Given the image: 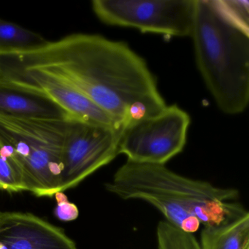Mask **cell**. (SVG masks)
<instances>
[{
  "label": "cell",
  "mask_w": 249,
  "mask_h": 249,
  "mask_svg": "<svg viewBox=\"0 0 249 249\" xmlns=\"http://www.w3.org/2000/svg\"><path fill=\"white\" fill-rule=\"evenodd\" d=\"M56 206L54 215L62 221H72L77 219L79 215V210L75 204L70 202L66 195L62 192L55 194Z\"/></svg>",
  "instance_id": "cell-16"
},
{
  "label": "cell",
  "mask_w": 249,
  "mask_h": 249,
  "mask_svg": "<svg viewBox=\"0 0 249 249\" xmlns=\"http://www.w3.org/2000/svg\"><path fill=\"white\" fill-rule=\"evenodd\" d=\"M191 123L189 115L176 105L126 125L119 141V154L127 161L165 165L182 152Z\"/></svg>",
  "instance_id": "cell-6"
},
{
  "label": "cell",
  "mask_w": 249,
  "mask_h": 249,
  "mask_svg": "<svg viewBox=\"0 0 249 249\" xmlns=\"http://www.w3.org/2000/svg\"><path fill=\"white\" fill-rule=\"evenodd\" d=\"M0 191L17 193L25 192L22 180L17 174L11 161L0 151Z\"/></svg>",
  "instance_id": "cell-15"
},
{
  "label": "cell",
  "mask_w": 249,
  "mask_h": 249,
  "mask_svg": "<svg viewBox=\"0 0 249 249\" xmlns=\"http://www.w3.org/2000/svg\"><path fill=\"white\" fill-rule=\"evenodd\" d=\"M157 237L158 249H200L193 234L185 232L166 221L159 223Z\"/></svg>",
  "instance_id": "cell-13"
},
{
  "label": "cell",
  "mask_w": 249,
  "mask_h": 249,
  "mask_svg": "<svg viewBox=\"0 0 249 249\" xmlns=\"http://www.w3.org/2000/svg\"><path fill=\"white\" fill-rule=\"evenodd\" d=\"M91 7L107 25L172 37L192 34L195 0H94Z\"/></svg>",
  "instance_id": "cell-5"
},
{
  "label": "cell",
  "mask_w": 249,
  "mask_h": 249,
  "mask_svg": "<svg viewBox=\"0 0 249 249\" xmlns=\"http://www.w3.org/2000/svg\"><path fill=\"white\" fill-rule=\"evenodd\" d=\"M200 249H249V213L216 225L203 227Z\"/></svg>",
  "instance_id": "cell-11"
},
{
  "label": "cell",
  "mask_w": 249,
  "mask_h": 249,
  "mask_svg": "<svg viewBox=\"0 0 249 249\" xmlns=\"http://www.w3.org/2000/svg\"><path fill=\"white\" fill-rule=\"evenodd\" d=\"M69 119L0 118V151L26 191L37 196L52 197L61 192L62 148Z\"/></svg>",
  "instance_id": "cell-4"
},
{
  "label": "cell",
  "mask_w": 249,
  "mask_h": 249,
  "mask_svg": "<svg viewBox=\"0 0 249 249\" xmlns=\"http://www.w3.org/2000/svg\"><path fill=\"white\" fill-rule=\"evenodd\" d=\"M190 37L196 66L218 108L243 113L249 103V31L227 18L214 0H195Z\"/></svg>",
  "instance_id": "cell-3"
},
{
  "label": "cell",
  "mask_w": 249,
  "mask_h": 249,
  "mask_svg": "<svg viewBox=\"0 0 249 249\" xmlns=\"http://www.w3.org/2000/svg\"><path fill=\"white\" fill-rule=\"evenodd\" d=\"M0 69L46 72L88 97L118 126L167 106L145 61L126 43L73 34L28 52L0 53Z\"/></svg>",
  "instance_id": "cell-1"
},
{
  "label": "cell",
  "mask_w": 249,
  "mask_h": 249,
  "mask_svg": "<svg viewBox=\"0 0 249 249\" xmlns=\"http://www.w3.org/2000/svg\"><path fill=\"white\" fill-rule=\"evenodd\" d=\"M0 118L68 120V113L40 91L0 78Z\"/></svg>",
  "instance_id": "cell-10"
},
{
  "label": "cell",
  "mask_w": 249,
  "mask_h": 249,
  "mask_svg": "<svg viewBox=\"0 0 249 249\" xmlns=\"http://www.w3.org/2000/svg\"><path fill=\"white\" fill-rule=\"evenodd\" d=\"M0 78L40 91L62 107L71 119L122 129L111 116L88 97L46 72L5 70L0 71Z\"/></svg>",
  "instance_id": "cell-8"
},
{
  "label": "cell",
  "mask_w": 249,
  "mask_h": 249,
  "mask_svg": "<svg viewBox=\"0 0 249 249\" xmlns=\"http://www.w3.org/2000/svg\"><path fill=\"white\" fill-rule=\"evenodd\" d=\"M218 9L234 24L249 31V2L244 0H214Z\"/></svg>",
  "instance_id": "cell-14"
},
{
  "label": "cell",
  "mask_w": 249,
  "mask_h": 249,
  "mask_svg": "<svg viewBox=\"0 0 249 249\" xmlns=\"http://www.w3.org/2000/svg\"><path fill=\"white\" fill-rule=\"evenodd\" d=\"M122 130L70 119L62 148L61 192L78 186L116 159Z\"/></svg>",
  "instance_id": "cell-7"
},
{
  "label": "cell",
  "mask_w": 249,
  "mask_h": 249,
  "mask_svg": "<svg viewBox=\"0 0 249 249\" xmlns=\"http://www.w3.org/2000/svg\"><path fill=\"white\" fill-rule=\"evenodd\" d=\"M0 249H78L65 230L30 213L0 212Z\"/></svg>",
  "instance_id": "cell-9"
},
{
  "label": "cell",
  "mask_w": 249,
  "mask_h": 249,
  "mask_svg": "<svg viewBox=\"0 0 249 249\" xmlns=\"http://www.w3.org/2000/svg\"><path fill=\"white\" fill-rule=\"evenodd\" d=\"M47 42L37 33L0 19V52H28L44 46Z\"/></svg>",
  "instance_id": "cell-12"
},
{
  "label": "cell",
  "mask_w": 249,
  "mask_h": 249,
  "mask_svg": "<svg viewBox=\"0 0 249 249\" xmlns=\"http://www.w3.org/2000/svg\"><path fill=\"white\" fill-rule=\"evenodd\" d=\"M106 189L122 199L151 204L166 221L190 234L201 225H216L247 211L237 201V189L189 178L161 164L126 161Z\"/></svg>",
  "instance_id": "cell-2"
}]
</instances>
